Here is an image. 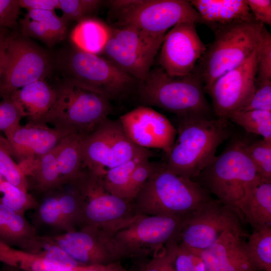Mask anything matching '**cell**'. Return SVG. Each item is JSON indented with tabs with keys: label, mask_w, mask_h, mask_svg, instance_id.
I'll use <instances>...</instances> for the list:
<instances>
[{
	"label": "cell",
	"mask_w": 271,
	"mask_h": 271,
	"mask_svg": "<svg viewBox=\"0 0 271 271\" xmlns=\"http://www.w3.org/2000/svg\"><path fill=\"white\" fill-rule=\"evenodd\" d=\"M178 119V138L165 163L166 169L194 180L213 160L218 147L235 133L227 118Z\"/></svg>",
	"instance_id": "obj_1"
},
{
	"label": "cell",
	"mask_w": 271,
	"mask_h": 271,
	"mask_svg": "<svg viewBox=\"0 0 271 271\" xmlns=\"http://www.w3.org/2000/svg\"><path fill=\"white\" fill-rule=\"evenodd\" d=\"M205 93L196 67L189 75L175 77L160 66L138 83L136 93L142 105L162 108L179 118L216 117Z\"/></svg>",
	"instance_id": "obj_2"
},
{
	"label": "cell",
	"mask_w": 271,
	"mask_h": 271,
	"mask_svg": "<svg viewBox=\"0 0 271 271\" xmlns=\"http://www.w3.org/2000/svg\"><path fill=\"white\" fill-rule=\"evenodd\" d=\"M212 198L196 181L168 170L164 163L159 164L132 202L139 215L182 217Z\"/></svg>",
	"instance_id": "obj_3"
},
{
	"label": "cell",
	"mask_w": 271,
	"mask_h": 271,
	"mask_svg": "<svg viewBox=\"0 0 271 271\" xmlns=\"http://www.w3.org/2000/svg\"><path fill=\"white\" fill-rule=\"evenodd\" d=\"M55 102L41 123L85 137L112 112L111 102L97 92L67 78L55 87Z\"/></svg>",
	"instance_id": "obj_4"
},
{
	"label": "cell",
	"mask_w": 271,
	"mask_h": 271,
	"mask_svg": "<svg viewBox=\"0 0 271 271\" xmlns=\"http://www.w3.org/2000/svg\"><path fill=\"white\" fill-rule=\"evenodd\" d=\"M264 25L256 20L214 31L213 41L197 63L204 90L219 77L243 63L258 47Z\"/></svg>",
	"instance_id": "obj_5"
},
{
	"label": "cell",
	"mask_w": 271,
	"mask_h": 271,
	"mask_svg": "<svg viewBox=\"0 0 271 271\" xmlns=\"http://www.w3.org/2000/svg\"><path fill=\"white\" fill-rule=\"evenodd\" d=\"M245 143V139L235 132L222 152L194 179L234 210V205L243 197L246 186L258 176L246 152Z\"/></svg>",
	"instance_id": "obj_6"
},
{
	"label": "cell",
	"mask_w": 271,
	"mask_h": 271,
	"mask_svg": "<svg viewBox=\"0 0 271 271\" xmlns=\"http://www.w3.org/2000/svg\"><path fill=\"white\" fill-rule=\"evenodd\" d=\"M59 65L66 78L97 92L110 102L136 93L139 82L99 55L73 46L61 54Z\"/></svg>",
	"instance_id": "obj_7"
},
{
	"label": "cell",
	"mask_w": 271,
	"mask_h": 271,
	"mask_svg": "<svg viewBox=\"0 0 271 271\" xmlns=\"http://www.w3.org/2000/svg\"><path fill=\"white\" fill-rule=\"evenodd\" d=\"M115 20L114 27L132 26L144 32L165 34L178 23H201V18L187 0H116L107 1Z\"/></svg>",
	"instance_id": "obj_8"
},
{
	"label": "cell",
	"mask_w": 271,
	"mask_h": 271,
	"mask_svg": "<svg viewBox=\"0 0 271 271\" xmlns=\"http://www.w3.org/2000/svg\"><path fill=\"white\" fill-rule=\"evenodd\" d=\"M76 182L83 201L79 228L92 227L113 236L141 216L136 213L132 200L106 189L102 175L84 168Z\"/></svg>",
	"instance_id": "obj_9"
},
{
	"label": "cell",
	"mask_w": 271,
	"mask_h": 271,
	"mask_svg": "<svg viewBox=\"0 0 271 271\" xmlns=\"http://www.w3.org/2000/svg\"><path fill=\"white\" fill-rule=\"evenodd\" d=\"M165 36L150 34L132 26H110L109 38L102 54L139 82L152 69Z\"/></svg>",
	"instance_id": "obj_10"
},
{
	"label": "cell",
	"mask_w": 271,
	"mask_h": 271,
	"mask_svg": "<svg viewBox=\"0 0 271 271\" xmlns=\"http://www.w3.org/2000/svg\"><path fill=\"white\" fill-rule=\"evenodd\" d=\"M81 152L83 168L103 176L109 169L140 157L152 156L127 137L117 120L108 118L92 132L83 137Z\"/></svg>",
	"instance_id": "obj_11"
},
{
	"label": "cell",
	"mask_w": 271,
	"mask_h": 271,
	"mask_svg": "<svg viewBox=\"0 0 271 271\" xmlns=\"http://www.w3.org/2000/svg\"><path fill=\"white\" fill-rule=\"evenodd\" d=\"M190 215L182 217L141 215L113 236L122 259L145 258L152 256L169 241L177 240Z\"/></svg>",
	"instance_id": "obj_12"
},
{
	"label": "cell",
	"mask_w": 271,
	"mask_h": 271,
	"mask_svg": "<svg viewBox=\"0 0 271 271\" xmlns=\"http://www.w3.org/2000/svg\"><path fill=\"white\" fill-rule=\"evenodd\" d=\"M226 231L238 234L243 238L246 236L236 211L212 198L189 215L177 242L199 252L213 244Z\"/></svg>",
	"instance_id": "obj_13"
},
{
	"label": "cell",
	"mask_w": 271,
	"mask_h": 271,
	"mask_svg": "<svg viewBox=\"0 0 271 271\" xmlns=\"http://www.w3.org/2000/svg\"><path fill=\"white\" fill-rule=\"evenodd\" d=\"M49 55L26 39L9 36L0 98L35 81L44 80L52 68Z\"/></svg>",
	"instance_id": "obj_14"
},
{
	"label": "cell",
	"mask_w": 271,
	"mask_h": 271,
	"mask_svg": "<svg viewBox=\"0 0 271 271\" xmlns=\"http://www.w3.org/2000/svg\"><path fill=\"white\" fill-rule=\"evenodd\" d=\"M257 48L243 63L219 77L205 91L211 97L216 117L228 119L250 101L254 90Z\"/></svg>",
	"instance_id": "obj_15"
},
{
	"label": "cell",
	"mask_w": 271,
	"mask_h": 271,
	"mask_svg": "<svg viewBox=\"0 0 271 271\" xmlns=\"http://www.w3.org/2000/svg\"><path fill=\"white\" fill-rule=\"evenodd\" d=\"M196 24H177L165 35L159 58L160 67L169 75L182 77L194 70L207 46L200 39Z\"/></svg>",
	"instance_id": "obj_16"
},
{
	"label": "cell",
	"mask_w": 271,
	"mask_h": 271,
	"mask_svg": "<svg viewBox=\"0 0 271 271\" xmlns=\"http://www.w3.org/2000/svg\"><path fill=\"white\" fill-rule=\"evenodd\" d=\"M129 139L137 146L162 150L168 156L175 142L176 128L163 114L141 105L118 119Z\"/></svg>",
	"instance_id": "obj_17"
},
{
	"label": "cell",
	"mask_w": 271,
	"mask_h": 271,
	"mask_svg": "<svg viewBox=\"0 0 271 271\" xmlns=\"http://www.w3.org/2000/svg\"><path fill=\"white\" fill-rule=\"evenodd\" d=\"M48 237L82 265L107 264L122 259L113 235L100 229L82 226Z\"/></svg>",
	"instance_id": "obj_18"
},
{
	"label": "cell",
	"mask_w": 271,
	"mask_h": 271,
	"mask_svg": "<svg viewBox=\"0 0 271 271\" xmlns=\"http://www.w3.org/2000/svg\"><path fill=\"white\" fill-rule=\"evenodd\" d=\"M4 134L20 169L40 159L71 134L43 123L30 122L24 125L19 124Z\"/></svg>",
	"instance_id": "obj_19"
},
{
	"label": "cell",
	"mask_w": 271,
	"mask_h": 271,
	"mask_svg": "<svg viewBox=\"0 0 271 271\" xmlns=\"http://www.w3.org/2000/svg\"><path fill=\"white\" fill-rule=\"evenodd\" d=\"M243 238L226 231L199 252L208 271H258L248 257Z\"/></svg>",
	"instance_id": "obj_20"
},
{
	"label": "cell",
	"mask_w": 271,
	"mask_h": 271,
	"mask_svg": "<svg viewBox=\"0 0 271 271\" xmlns=\"http://www.w3.org/2000/svg\"><path fill=\"white\" fill-rule=\"evenodd\" d=\"M234 207L253 230L271 226V181L257 176L246 186Z\"/></svg>",
	"instance_id": "obj_21"
},
{
	"label": "cell",
	"mask_w": 271,
	"mask_h": 271,
	"mask_svg": "<svg viewBox=\"0 0 271 271\" xmlns=\"http://www.w3.org/2000/svg\"><path fill=\"white\" fill-rule=\"evenodd\" d=\"M201 23L214 32L219 28L255 20L245 0H192Z\"/></svg>",
	"instance_id": "obj_22"
},
{
	"label": "cell",
	"mask_w": 271,
	"mask_h": 271,
	"mask_svg": "<svg viewBox=\"0 0 271 271\" xmlns=\"http://www.w3.org/2000/svg\"><path fill=\"white\" fill-rule=\"evenodd\" d=\"M56 96L55 87L41 80L15 91L9 97L21 107L29 122L41 123L52 107Z\"/></svg>",
	"instance_id": "obj_23"
},
{
	"label": "cell",
	"mask_w": 271,
	"mask_h": 271,
	"mask_svg": "<svg viewBox=\"0 0 271 271\" xmlns=\"http://www.w3.org/2000/svg\"><path fill=\"white\" fill-rule=\"evenodd\" d=\"M39 236L23 215L0 201V241L11 247L31 252L37 246Z\"/></svg>",
	"instance_id": "obj_24"
},
{
	"label": "cell",
	"mask_w": 271,
	"mask_h": 271,
	"mask_svg": "<svg viewBox=\"0 0 271 271\" xmlns=\"http://www.w3.org/2000/svg\"><path fill=\"white\" fill-rule=\"evenodd\" d=\"M109 34V25L91 17L78 22L71 31L70 40L79 49L99 55L103 52Z\"/></svg>",
	"instance_id": "obj_25"
},
{
	"label": "cell",
	"mask_w": 271,
	"mask_h": 271,
	"mask_svg": "<svg viewBox=\"0 0 271 271\" xmlns=\"http://www.w3.org/2000/svg\"><path fill=\"white\" fill-rule=\"evenodd\" d=\"M83 137L71 134L57 146V165L64 184L76 179L84 168L81 152Z\"/></svg>",
	"instance_id": "obj_26"
},
{
	"label": "cell",
	"mask_w": 271,
	"mask_h": 271,
	"mask_svg": "<svg viewBox=\"0 0 271 271\" xmlns=\"http://www.w3.org/2000/svg\"><path fill=\"white\" fill-rule=\"evenodd\" d=\"M245 246L249 259L258 271H271V226L254 230Z\"/></svg>",
	"instance_id": "obj_27"
},
{
	"label": "cell",
	"mask_w": 271,
	"mask_h": 271,
	"mask_svg": "<svg viewBox=\"0 0 271 271\" xmlns=\"http://www.w3.org/2000/svg\"><path fill=\"white\" fill-rule=\"evenodd\" d=\"M150 157L142 156L134 158L108 170L103 176L106 189L113 195L127 199V189L133 171L143 160Z\"/></svg>",
	"instance_id": "obj_28"
},
{
	"label": "cell",
	"mask_w": 271,
	"mask_h": 271,
	"mask_svg": "<svg viewBox=\"0 0 271 271\" xmlns=\"http://www.w3.org/2000/svg\"><path fill=\"white\" fill-rule=\"evenodd\" d=\"M228 119L247 132L260 136L263 139L271 141V111L261 110L235 111Z\"/></svg>",
	"instance_id": "obj_29"
},
{
	"label": "cell",
	"mask_w": 271,
	"mask_h": 271,
	"mask_svg": "<svg viewBox=\"0 0 271 271\" xmlns=\"http://www.w3.org/2000/svg\"><path fill=\"white\" fill-rule=\"evenodd\" d=\"M0 175L7 182L28 192V184L23 172L14 160L9 142L0 133Z\"/></svg>",
	"instance_id": "obj_30"
},
{
	"label": "cell",
	"mask_w": 271,
	"mask_h": 271,
	"mask_svg": "<svg viewBox=\"0 0 271 271\" xmlns=\"http://www.w3.org/2000/svg\"><path fill=\"white\" fill-rule=\"evenodd\" d=\"M245 150L257 176L271 181V141L262 139L249 142L246 140Z\"/></svg>",
	"instance_id": "obj_31"
},
{
	"label": "cell",
	"mask_w": 271,
	"mask_h": 271,
	"mask_svg": "<svg viewBox=\"0 0 271 271\" xmlns=\"http://www.w3.org/2000/svg\"><path fill=\"white\" fill-rule=\"evenodd\" d=\"M0 193L3 194L0 198L3 204L22 215L28 209L37 205V201L33 195L4 179L0 181Z\"/></svg>",
	"instance_id": "obj_32"
},
{
	"label": "cell",
	"mask_w": 271,
	"mask_h": 271,
	"mask_svg": "<svg viewBox=\"0 0 271 271\" xmlns=\"http://www.w3.org/2000/svg\"><path fill=\"white\" fill-rule=\"evenodd\" d=\"M59 9L63 13L62 18L67 22H78L91 18L105 1L100 0H59Z\"/></svg>",
	"instance_id": "obj_33"
},
{
	"label": "cell",
	"mask_w": 271,
	"mask_h": 271,
	"mask_svg": "<svg viewBox=\"0 0 271 271\" xmlns=\"http://www.w3.org/2000/svg\"><path fill=\"white\" fill-rule=\"evenodd\" d=\"M177 246V240L169 241L156 250L137 271H176L174 260Z\"/></svg>",
	"instance_id": "obj_34"
},
{
	"label": "cell",
	"mask_w": 271,
	"mask_h": 271,
	"mask_svg": "<svg viewBox=\"0 0 271 271\" xmlns=\"http://www.w3.org/2000/svg\"><path fill=\"white\" fill-rule=\"evenodd\" d=\"M26 17L41 23L55 37L58 42L66 37L67 23L54 11L47 10H28Z\"/></svg>",
	"instance_id": "obj_35"
},
{
	"label": "cell",
	"mask_w": 271,
	"mask_h": 271,
	"mask_svg": "<svg viewBox=\"0 0 271 271\" xmlns=\"http://www.w3.org/2000/svg\"><path fill=\"white\" fill-rule=\"evenodd\" d=\"M174 264L176 271H208L199 252L178 243Z\"/></svg>",
	"instance_id": "obj_36"
},
{
	"label": "cell",
	"mask_w": 271,
	"mask_h": 271,
	"mask_svg": "<svg viewBox=\"0 0 271 271\" xmlns=\"http://www.w3.org/2000/svg\"><path fill=\"white\" fill-rule=\"evenodd\" d=\"M255 78L271 80V35L265 26L257 48Z\"/></svg>",
	"instance_id": "obj_37"
},
{
	"label": "cell",
	"mask_w": 271,
	"mask_h": 271,
	"mask_svg": "<svg viewBox=\"0 0 271 271\" xmlns=\"http://www.w3.org/2000/svg\"><path fill=\"white\" fill-rule=\"evenodd\" d=\"M149 159L147 158L143 160L133 171L127 189V199H133L158 168L160 164L152 162Z\"/></svg>",
	"instance_id": "obj_38"
},
{
	"label": "cell",
	"mask_w": 271,
	"mask_h": 271,
	"mask_svg": "<svg viewBox=\"0 0 271 271\" xmlns=\"http://www.w3.org/2000/svg\"><path fill=\"white\" fill-rule=\"evenodd\" d=\"M252 110L271 111V80L255 78L253 95L248 104L240 111Z\"/></svg>",
	"instance_id": "obj_39"
},
{
	"label": "cell",
	"mask_w": 271,
	"mask_h": 271,
	"mask_svg": "<svg viewBox=\"0 0 271 271\" xmlns=\"http://www.w3.org/2000/svg\"><path fill=\"white\" fill-rule=\"evenodd\" d=\"M24 117L25 115L22 109L10 97L0 101V131L4 133L20 124Z\"/></svg>",
	"instance_id": "obj_40"
},
{
	"label": "cell",
	"mask_w": 271,
	"mask_h": 271,
	"mask_svg": "<svg viewBox=\"0 0 271 271\" xmlns=\"http://www.w3.org/2000/svg\"><path fill=\"white\" fill-rule=\"evenodd\" d=\"M21 30L25 37L39 39L49 47L54 46L57 41L53 35L41 23L26 17L20 19Z\"/></svg>",
	"instance_id": "obj_41"
},
{
	"label": "cell",
	"mask_w": 271,
	"mask_h": 271,
	"mask_svg": "<svg viewBox=\"0 0 271 271\" xmlns=\"http://www.w3.org/2000/svg\"><path fill=\"white\" fill-rule=\"evenodd\" d=\"M19 0H0V30L14 26L19 18Z\"/></svg>",
	"instance_id": "obj_42"
},
{
	"label": "cell",
	"mask_w": 271,
	"mask_h": 271,
	"mask_svg": "<svg viewBox=\"0 0 271 271\" xmlns=\"http://www.w3.org/2000/svg\"><path fill=\"white\" fill-rule=\"evenodd\" d=\"M255 20L264 25H271V1L245 0Z\"/></svg>",
	"instance_id": "obj_43"
},
{
	"label": "cell",
	"mask_w": 271,
	"mask_h": 271,
	"mask_svg": "<svg viewBox=\"0 0 271 271\" xmlns=\"http://www.w3.org/2000/svg\"><path fill=\"white\" fill-rule=\"evenodd\" d=\"M21 8L27 10H47L54 11L59 9V0H19Z\"/></svg>",
	"instance_id": "obj_44"
},
{
	"label": "cell",
	"mask_w": 271,
	"mask_h": 271,
	"mask_svg": "<svg viewBox=\"0 0 271 271\" xmlns=\"http://www.w3.org/2000/svg\"><path fill=\"white\" fill-rule=\"evenodd\" d=\"M77 271H137L128 269L124 267L120 261L110 262L107 264L80 265Z\"/></svg>",
	"instance_id": "obj_45"
},
{
	"label": "cell",
	"mask_w": 271,
	"mask_h": 271,
	"mask_svg": "<svg viewBox=\"0 0 271 271\" xmlns=\"http://www.w3.org/2000/svg\"><path fill=\"white\" fill-rule=\"evenodd\" d=\"M9 34L7 30H0V93L2 87L6 51Z\"/></svg>",
	"instance_id": "obj_46"
},
{
	"label": "cell",
	"mask_w": 271,
	"mask_h": 271,
	"mask_svg": "<svg viewBox=\"0 0 271 271\" xmlns=\"http://www.w3.org/2000/svg\"><path fill=\"white\" fill-rule=\"evenodd\" d=\"M2 271H24L20 268L7 264H4Z\"/></svg>",
	"instance_id": "obj_47"
},
{
	"label": "cell",
	"mask_w": 271,
	"mask_h": 271,
	"mask_svg": "<svg viewBox=\"0 0 271 271\" xmlns=\"http://www.w3.org/2000/svg\"><path fill=\"white\" fill-rule=\"evenodd\" d=\"M4 179L3 178V177L1 176L0 175V181H2V180H3Z\"/></svg>",
	"instance_id": "obj_48"
}]
</instances>
